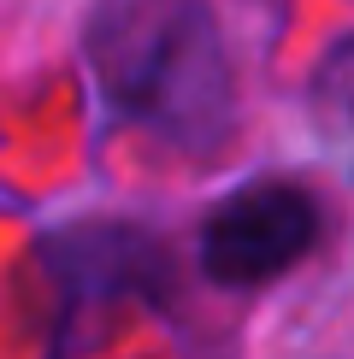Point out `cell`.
<instances>
[{"mask_svg":"<svg viewBox=\"0 0 354 359\" xmlns=\"http://www.w3.org/2000/svg\"><path fill=\"white\" fill-rule=\"evenodd\" d=\"M83 53L100 95L177 147H218L236 124V71L206 0H95Z\"/></svg>","mask_w":354,"mask_h":359,"instance_id":"6da1fadb","label":"cell"},{"mask_svg":"<svg viewBox=\"0 0 354 359\" xmlns=\"http://www.w3.org/2000/svg\"><path fill=\"white\" fill-rule=\"evenodd\" d=\"M324 212L301 183H248L201 224V271L218 289H266L319 248Z\"/></svg>","mask_w":354,"mask_h":359,"instance_id":"7a4b0ae2","label":"cell"},{"mask_svg":"<svg viewBox=\"0 0 354 359\" xmlns=\"http://www.w3.org/2000/svg\"><path fill=\"white\" fill-rule=\"evenodd\" d=\"M59 271L83 294H118V289H154L166 283V259L136 230H77L59 242Z\"/></svg>","mask_w":354,"mask_h":359,"instance_id":"3957f363","label":"cell"},{"mask_svg":"<svg viewBox=\"0 0 354 359\" xmlns=\"http://www.w3.org/2000/svg\"><path fill=\"white\" fill-rule=\"evenodd\" d=\"M313 124L324 154L354 177V36H343L313 71Z\"/></svg>","mask_w":354,"mask_h":359,"instance_id":"277c9868","label":"cell"}]
</instances>
